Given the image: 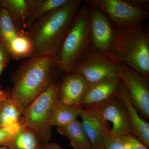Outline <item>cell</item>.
Returning <instances> with one entry per match:
<instances>
[{
	"mask_svg": "<svg viewBox=\"0 0 149 149\" xmlns=\"http://www.w3.org/2000/svg\"><path fill=\"white\" fill-rule=\"evenodd\" d=\"M79 116L82 126L93 149L99 148L106 133L110 130L108 122L104 121L80 108Z\"/></svg>",
	"mask_w": 149,
	"mask_h": 149,
	"instance_id": "obj_15",
	"label": "cell"
},
{
	"mask_svg": "<svg viewBox=\"0 0 149 149\" xmlns=\"http://www.w3.org/2000/svg\"><path fill=\"white\" fill-rule=\"evenodd\" d=\"M22 128L20 125H15L8 128H0V147L5 146Z\"/></svg>",
	"mask_w": 149,
	"mask_h": 149,
	"instance_id": "obj_24",
	"label": "cell"
},
{
	"mask_svg": "<svg viewBox=\"0 0 149 149\" xmlns=\"http://www.w3.org/2000/svg\"><path fill=\"white\" fill-rule=\"evenodd\" d=\"M121 83L120 77H116L89 85L80 102V107L102 102L115 96Z\"/></svg>",
	"mask_w": 149,
	"mask_h": 149,
	"instance_id": "obj_13",
	"label": "cell"
},
{
	"mask_svg": "<svg viewBox=\"0 0 149 149\" xmlns=\"http://www.w3.org/2000/svg\"><path fill=\"white\" fill-rule=\"evenodd\" d=\"M114 28V39L108 55L121 65L149 75V33L142 23Z\"/></svg>",
	"mask_w": 149,
	"mask_h": 149,
	"instance_id": "obj_3",
	"label": "cell"
},
{
	"mask_svg": "<svg viewBox=\"0 0 149 149\" xmlns=\"http://www.w3.org/2000/svg\"><path fill=\"white\" fill-rule=\"evenodd\" d=\"M126 149H149L133 133L122 136Z\"/></svg>",
	"mask_w": 149,
	"mask_h": 149,
	"instance_id": "obj_25",
	"label": "cell"
},
{
	"mask_svg": "<svg viewBox=\"0 0 149 149\" xmlns=\"http://www.w3.org/2000/svg\"><path fill=\"white\" fill-rule=\"evenodd\" d=\"M97 149H126L122 136H118L111 132V129L104 135Z\"/></svg>",
	"mask_w": 149,
	"mask_h": 149,
	"instance_id": "obj_23",
	"label": "cell"
},
{
	"mask_svg": "<svg viewBox=\"0 0 149 149\" xmlns=\"http://www.w3.org/2000/svg\"><path fill=\"white\" fill-rule=\"evenodd\" d=\"M10 93L9 88L4 89L2 86H0V105L4 100L7 98Z\"/></svg>",
	"mask_w": 149,
	"mask_h": 149,
	"instance_id": "obj_27",
	"label": "cell"
},
{
	"mask_svg": "<svg viewBox=\"0 0 149 149\" xmlns=\"http://www.w3.org/2000/svg\"><path fill=\"white\" fill-rule=\"evenodd\" d=\"M12 59L7 48L0 41V64L8 65Z\"/></svg>",
	"mask_w": 149,
	"mask_h": 149,
	"instance_id": "obj_26",
	"label": "cell"
},
{
	"mask_svg": "<svg viewBox=\"0 0 149 149\" xmlns=\"http://www.w3.org/2000/svg\"><path fill=\"white\" fill-rule=\"evenodd\" d=\"M90 6L101 10L110 19L113 27H126L148 18L149 1L145 0H92Z\"/></svg>",
	"mask_w": 149,
	"mask_h": 149,
	"instance_id": "obj_6",
	"label": "cell"
},
{
	"mask_svg": "<svg viewBox=\"0 0 149 149\" xmlns=\"http://www.w3.org/2000/svg\"><path fill=\"white\" fill-rule=\"evenodd\" d=\"M80 108L58 102L52 113L50 122L51 126L60 127L77 119L79 116Z\"/></svg>",
	"mask_w": 149,
	"mask_h": 149,
	"instance_id": "obj_19",
	"label": "cell"
},
{
	"mask_svg": "<svg viewBox=\"0 0 149 149\" xmlns=\"http://www.w3.org/2000/svg\"><path fill=\"white\" fill-rule=\"evenodd\" d=\"M116 95L122 101L128 111L133 133L139 141L149 148V124L139 114L130 100L127 89L121 81Z\"/></svg>",
	"mask_w": 149,
	"mask_h": 149,
	"instance_id": "obj_12",
	"label": "cell"
},
{
	"mask_svg": "<svg viewBox=\"0 0 149 149\" xmlns=\"http://www.w3.org/2000/svg\"><path fill=\"white\" fill-rule=\"evenodd\" d=\"M89 85L80 74H67L59 83V103L80 107V102Z\"/></svg>",
	"mask_w": 149,
	"mask_h": 149,
	"instance_id": "obj_11",
	"label": "cell"
},
{
	"mask_svg": "<svg viewBox=\"0 0 149 149\" xmlns=\"http://www.w3.org/2000/svg\"><path fill=\"white\" fill-rule=\"evenodd\" d=\"M93 149V148H90V149Z\"/></svg>",
	"mask_w": 149,
	"mask_h": 149,
	"instance_id": "obj_31",
	"label": "cell"
},
{
	"mask_svg": "<svg viewBox=\"0 0 149 149\" xmlns=\"http://www.w3.org/2000/svg\"><path fill=\"white\" fill-rule=\"evenodd\" d=\"M68 0H36L31 15L27 22V30L44 15L61 7Z\"/></svg>",
	"mask_w": 149,
	"mask_h": 149,
	"instance_id": "obj_22",
	"label": "cell"
},
{
	"mask_svg": "<svg viewBox=\"0 0 149 149\" xmlns=\"http://www.w3.org/2000/svg\"><path fill=\"white\" fill-rule=\"evenodd\" d=\"M123 66L107 54L101 53L91 48L70 73L80 74L91 85L107 78L119 77Z\"/></svg>",
	"mask_w": 149,
	"mask_h": 149,
	"instance_id": "obj_7",
	"label": "cell"
},
{
	"mask_svg": "<svg viewBox=\"0 0 149 149\" xmlns=\"http://www.w3.org/2000/svg\"><path fill=\"white\" fill-rule=\"evenodd\" d=\"M40 149H63L58 144L55 143L43 144Z\"/></svg>",
	"mask_w": 149,
	"mask_h": 149,
	"instance_id": "obj_28",
	"label": "cell"
},
{
	"mask_svg": "<svg viewBox=\"0 0 149 149\" xmlns=\"http://www.w3.org/2000/svg\"><path fill=\"white\" fill-rule=\"evenodd\" d=\"M119 77L127 89L131 101L140 115L149 118V77L124 66Z\"/></svg>",
	"mask_w": 149,
	"mask_h": 149,
	"instance_id": "obj_9",
	"label": "cell"
},
{
	"mask_svg": "<svg viewBox=\"0 0 149 149\" xmlns=\"http://www.w3.org/2000/svg\"><path fill=\"white\" fill-rule=\"evenodd\" d=\"M90 8L91 48L101 53L108 55L114 41V27L105 13L93 7Z\"/></svg>",
	"mask_w": 149,
	"mask_h": 149,
	"instance_id": "obj_10",
	"label": "cell"
},
{
	"mask_svg": "<svg viewBox=\"0 0 149 149\" xmlns=\"http://www.w3.org/2000/svg\"><path fill=\"white\" fill-rule=\"evenodd\" d=\"M90 8H80L62 43L56 57L61 69L69 74L91 48Z\"/></svg>",
	"mask_w": 149,
	"mask_h": 149,
	"instance_id": "obj_4",
	"label": "cell"
},
{
	"mask_svg": "<svg viewBox=\"0 0 149 149\" xmlns=\"http://www.w3.org/2000/svg\"><path fill=\"white\" fill-rule=\"evenodd\" d=\"M86 111L105 122H111V132L118 136L133 133L128 111L125 105L117 96L99 103L83 107Z\"/></svg>",
	"mask_w": 149,
	"mask_h": 149,
	"instance_id": "obj_8",
	"label": "cell"
},
{
	"mask_svg": "<svg viewBox=\"0 0 149 149\" xmlns=\"http://www.w3.org/2000/svg\"><path fill=\"white\" fill-rule=\"evenodd\" d=\"M0 7H1V4H0Z\"/></svg>",
	"mask_w": 149,
	"mask_h": 149,
	"instance_id": "obj_32",
	"label": "cell"
},
{
	"mask_svg": "<svg viewBox=\"0 0 149 149\" xmlns=\"http://www.w3.org/2000/svg\"><path fill=\"white\" fill-rule=\"evenodd\" d=\"M22 112L19 105L10 94L0 105V128H7L21 123Z\"/></svg>",
	"mask_w": 149,
	"mask_h": 149,
	"instance_id": "obj_17",
	"label": "cell"
},
{
	"mask_svg": "<svg viewBox=\"0 0 149 149\" xmlns=\"http://www.w3.org/2000/svg\"><path fill=\"white\" fill-rule=\"evenodd\" d=\"M36 0H0L1 6L8 12L19 31L27 30V22L31 15Z\"/></svg>",
	"mask_w": 149,
	"mask_h": 149,
	"instance_id": "obj_14",
	"label": "cell"
},
{
	"mask_svg": "<svg viewBox=\"0 0 149 149\" xmlns=\"http://www.w3.org/2000/svg\"><path fill=\"white\" fill-rule=\"evenodd\" d=\"M60 134L67 137L73 148H93L80 120L75 119L63 126L58 127Z\"/></svg>",
	"mask_w": 149,
	"mask_h": 149,
	"instance_id": "obj_16",
	"label": "cell"
},
{
	"mask_svg": "<svg viewBox=\"0 0 149 149\" xmlns=\"http://www.w3.org/2000/svg\"><path fill=\"white\" fill-rule=\"evenodd\" d=\"M12 59L18 60L32 57L33 47L27 32L18 35L13 41L8 50Z\"/></svg>",
	"mask_w": 149,
	"mask_h": 149,
	"instance_id": "obj_21",
	"label": "cell"
},
{
	"mask_svg": "<svg viewBox=\"0 0 149 149\" xmlns=\"http://www.w3.org/2000/svg\"><path fill=\"white\" fill-rule=\"evenodd\" d=\"M0 149H8L5 146L0 147Z\"/></svg>",
	"mask_w": 149,
	"mask_h": 149,
	"instance_id": "obj_30",
	"label": "cell"
},
{
	"mask_svg": "<svg viewBox=\"0 0 149 149\" xmlns=\"http://www.w3.org/2000/svg\"><path fill=\"white\" fill-rule=\"evenodd\" d=\"M60 68L56 56L33 57L23 62L13 72L10 95L22 110L55 82Z\"/></svg>",
	"mask_w": 149,
	"mask_h": 149,
	"instance_id": "obj_2",
	"label": "cell"
},
{
	"mask_svg": "<svg viewBox=\"0 0 149 149\" xmlns=\"http://www.w3.org/2000/svg\"><path fill=\"white\" fill-rule=\"evenodd\" d=\"M82 2L68 0L64 5L37 19L26 30L33 47L31 57L56 56Z\"/></svg>",
	"mask_w": 149,
	"mask_h": 149,
	"instance_id": "obj_1",
	"label": "cell"
},
{
	"mask_svg": "<svg viewBox=\"0 0 149 149\" xmlns=\"http://www.w3.org/2000/svg\"><path fill=\"white\" fill-rule=\"evenodd\" d=\"M59 83L55 82L34 100L23 110L21 121L33 130L41 143H49L52 136L50 119L52 113L58 103Z\"/></svg>",
	"mask_w": 149,
	"mask_h": 149,
	"instance_id": "obj_5",
	"label": "cell"
},
{
	"mask_svg": "<svg viewBox=\"0 0 149 149\" xmlns=\"http://www.w3.org/2000/svg\"><path fill=\"white\" fill-rule=\"evenodd\" d=\"M42 145L35 132L24 125L5 147L8 149H40Z\"/></svg>",
	"mask_w": 149,
	"mask_h": 149,
	"instance_id": "obj_18",
	"label": "cell"
},
{
	"mask_svg": "<svg viewBox=\"0 0 149 149\" xmlns=\"http://www.w3.org/2000/svg\"><path fill=\"white\" fill-rule=\"evenodd\" d=\"M8 65L6 64H0V75L2 74L4 70L5 69Z\"/></svg>",
	"mask_w": 149,
	"mask_h": 149,
	"instance_id": "obj_29",
	"label": "cell"
},
{
	"mask_svg": "<svg viewBox=\"0 0 149 149\" xmlns=\"http://www.w3.org/2000/svg\"><path fill=\"white\" fill-rule=\"evenodd\" d=\"M26 32H20L17 29L8 12L1 6L0 41L5 45L8 51L13 41L18 35L24 34Z\"/></svg>",
	"mask_w": 149,
	"mask_h": 149,
	"instance_id": "obj_20",
	"label": "cell"
}]
</instances>
